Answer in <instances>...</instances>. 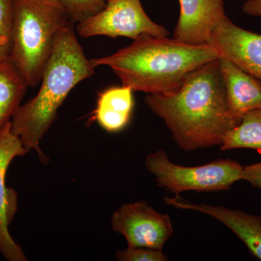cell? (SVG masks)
Masks as SVG:
<instances>
[{
    "mask_svg": "<svg viewBox=\"0 0 261 261\" xmlns=\"http://www.w3.org/2000/svg\"><path fill=\"white\" fill-rule=\"evenodd\" d=\"M244 13L252 16H261V0H246L243 5Z\"/></svg>",
    "mask_w": 261,
    "mask_h": 261,
    "instance_id": "cell-20",
    "label": "cell"
},
{
    "mask_svg": "<svg viewBox=\"0 0 261 261\" xmlns=\"http://www.w3.org/2000/svg\"><path fill=\"white\" fill-rule=\"evenodd\" d=\"M120 261H167L168 257L163 250L142 247H128L126 250L116 253Z\"/></svg>",
    "mask_w": 261,
    "mask_h": 261,
    "instance_id": "cell-18",
    "label": "cell"
},
{
    "mask_svg": "<svg viewBox=\"0 0 261 261\" xmlns=\"http://www.w3.org/2000/svg\"><path fill=\"white\" fill-rule=\"evenodd\" d=\"M73 24L68 22L57 35L37 95L20 106L11 119L13 133L29 152L34 149L44 163L48 159L39 142L56 120L58 108L75 86L94 73V67L84 56L75 37Z\"/></svg>",
    "mask_w": 261,
    "mask_h": 261,
    "instance_id": "cell-3",
    "label": "cell"
},
{
    "mask_svg": "<svg viewBox=\"0 0 261 261\" xmlns=\"http://www.w3.org/2000/svg\"><path fill=\"white\" fill-rule=\"evenodd\" d=\"M243 180L261 190V161L244 166Z\"/></svg>",
    "mask_w": 261,
    "mask_h": 261,
    "instance_id": "cell-19",
    "label": "cell"
},
{
    "mask_svg": "<svg viewBox=\"0 0 261 261\" xmlns=\"http://www.w3.org/2000/svg\"><path fill=\"white\" fill-rule=\"evenodd\" d=\"M72 23L88 20L105 9L107 0H58Z\"/></svg>",
    "mask_w": 261,
    "mask_h": 261,
    "instance_id": "cell-16",
    "label": "cell"
},
{
    "mask_svg": "<svg viewBox=\"0 0 261 261\" xmlns=\"http://www.w3.org/2000/svg\"><path fill=\"white\" fill-rule=\"evenodd\" d=\"M219 64L228 113L238 126L247 112L261 109V82L223 57H219Z\"/></svg>",
    "mask_w": 261,
    "mask_h": 261,
    "instance_id": "cell-12",
    "label": "cell"
},
{
    "mask_svg": "<svg viewBox=\"0 0 261 261\" xmlns=\"http://www.w3.org/2000/svg\"><path fill=\"white\" fill-rule=\"evenodd\" d=\"M147 107L162 118L185 151L221 146L237 126L228 113L219 58L200 67L173 93L148 94Z\"/></svg>",
    "mask_w": 261,
    "mask_h": 261,
    "instance_id": "cell-1",
    "label": "cell"
},
{
    "mask_svg": "<svg viewBox=\"0 0 261 261\" xmlns=\"http://www.w3.org/2000/svg\"><path fill=\"white\" fill-rule=\"evenodd\" d=\"M134 105L133 91L128 87L107 89L99 96L94 118L107 132H119L129 122Z\"/></svg>",
    "mask_w": 261,
    "mask_h": 261,
    "instance_id": "cell-13",
    "label": "cell"
},
{
    "mask_svg": "<svg viewBox=\"0 0 261 261\" xmlns=\"http://www.w3.org/2000/svg\"><path fill=\"white\" fill-rule=\"evenodd\" d=\"M208 44L261 82V34L238 27L226 15L211 33Z\"/></svg>",
    "mask_w": 261,
    "mask_h": 261,
    "instance_id": "cell-9",
    "label": "cell"
},
{
    "mask_svg": "<svg viewBox=\"0 0 261 261\" xmlns=\"http://www.w3.org/2000/svg\"><path fill=\"white\" fill-rule=\"evenodd\" d=\"M179 17L173 39L192 46L208 44L216 25L226 16L223 0H178Z\"/></svg>",
    "mask_w": 261,
    "mask_h": 261,
    "instance_id": "cell-10",
    "label": "cell"
},
{
    "mask_svg": "<svg viewBox=\"0 0 261 261\" xmlns=\"http://www.w3.org/2000/svg\"><path fill=\"white\" fill-rule=\"evenodd\" d=\"M221 150L252 149L261 152V109L249 111L225 136Z\"/></svg>",
    "mask_w": 261,
    "mask_h": 261,
    "instance_id": "cell-15",
    "label": "cell"
},
{
    "mask_svg": "<svg viewBox=\"0 0 261 261\" xmlns=\"http://www.w3.org/2000/svg\"><path fill=\"white\" fill-rule=\"evenodd\" d=\"M9 61L28 87L40 82L58 33L70 20L58 0H13Z\"/></svg>",
    "mask_w": 261,
    "mask_h": 261,
    "instance_id": "cell-4",
    "label": "cell"
},
{
    "mask_svg": "<svg viewBox=\"0 0 261 261\" xmlns=\"http://www.w3.org/2000/svg\"><path fill=\"white\" fill-rule=\"evenodd\" d=\"M27 87L11 62H0V130L18 111Z\"/></svg>",
    "mask_w": 261,
    "mask_h": 261,
    "instance_id": "cell-14",
    "label": "cell"
},
{
    "mask_svg": "<svg viewBox=\"0 0 261 261\" xmlns=\"http://www.w3.org/2000/svg\"><path fill=\"white\" fill-rule=\"evenodd\" d=\"M163 200L166 205L202 213L222 223L243 242L253 256L261 260V216L223 206L193 203L178 195Z\"/></svg>",
    "mask_w": 261,
    "mask_h": 261,
    "instance_id": "cell-11",
    "label": "cell"
},
{
    "mask_svg": "<svg viewBox=\"0 0 261 261\" xmlns=\"http://www.w3.org/2000/svg\"><path fill=\"white\" fill-rule=\"evenodd\" d=\"M79 35L123 37L135 40L142 35L168 37L170 32L154 23L145 13L140 0H107L105 9L88 20L77 23Z\"/></svg>",
    "mask_w": 261,
    "mask_h": 261,
    "instance_id": "cell-6",
    "label": "cell"
},
{
    "mask_svg": "<svg viewBox=\"0 0 261 261\" xmlns=\"http://www.w3.org/2000/svg\"><path fill=\"white\" fill-rule=\"evenodd\" d=\"M217 51L209 44L192 46L169 39L142 35L111 56L91 60L95 68L107 65L133 92L169 94L187 76L214 60Z\"/></svg>",
    "mask_w": 261,
    "mask_h": 261,
    "instance_id": "cell-2",
    "label": "cell"
},
{
    "mask_svg": "<svg viewBox=\"0 0 261 261\" xmlns=\"http://www.w3.org/2000/svg\"><path fill=\"white\" fill-rule=\"evenodd\" d=\"M111 226L126 239L128 247L163 250L173 228L170 216L154 210L145 201L123 204L115 211Z\"/></svg>",
    "mask_w": 261,
    "mask_h": 261,
    "instance_id": "cell-7",
    "label": "cell"
},
{
    "mask_svg": "<svg viewBox=\"0 0 261 261\" xmlns=\"http://www.w3.org/2000/svg\"><path fill=\"white\" fill-rule=\"evenodd\" d=\"M13 22V0H0V62L10 59Z\"/></svg>",
    "mask_w": 261,
    "mask_h": 261,
    "instance_id": "cell-17",
    "label": "cell"
},
{
    "mask_svg": "<svg viewBox=\"0 0 261 261\" xmlns=\"http://www.w3.org/2000/svg\"><path fill=\"white\" fill-rule=\"evenodd\" d=\"M28 152L12 132L11 121L8 122L0 130V252L10 261H25L27 258L10 233L9 226L18 210V196L14 190L6 187L5 178L13 159Z\"/></svg>",
    "mask_w": 261,
    "mask_h": 261,
    "instance_id": "cell-8",
    "label": "cell"
},
{
    "mask_svg": "<svg viewBox=\"0 0 261 261\" xmlns=\"http://www.w3.org/2000/svg\"><path fill=\"white\" fill-rule=\"evenodd\" d=\"M145 167L153 175L158 187L171 193L209 192L228 190L243 180L244 166L230 159H219L202 166H181L173 163L166 151L149 154Z\"/></svg>",
    "mask_w": 261,
    "mask_h": 261,
    "instance_id": "cell-5",
    "label": "cell"
}]
</instances>
